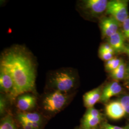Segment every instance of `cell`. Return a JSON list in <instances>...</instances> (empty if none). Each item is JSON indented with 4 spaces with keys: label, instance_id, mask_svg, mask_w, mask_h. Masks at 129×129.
Segmentation results:
<instances>
[{
    "label": "cell",
    "instance_id": "5b68a950",
    "mask_svg": "<svg viewBox=\"0 0 129 129\" xmlns=\"http://www.w3.org/2000/svg\"><path fill=\"white\" fill-rule=\"evenodd\" d=\"M108 2L107 0H85L81 2V7L90 16L97 17L106 12Z\"/></svg>",
    "mask_w": 129,
    "mask_h": 129
},
{
    "label": "cell",
    "instance_id": "6da1fadb",
    "mask_svg": "<svg viewBox=\"0 0 129 129\" xmlns=\"http://www.w3.org/2000/svg\"><path fill=\"white\" fill-rule=\"evenodd\" d=\"M0 67L5 68L14 80V89L10 95L12 99L34 89L36 78L35 64L31 57L23 48L13 47L5 52Z\"/></svg>",
    "mask_w": 129,
    "mask_h": 129
},
{
    "label": "cell",
    "instance_id": "d6986e66",
    "mask_svg": "<svg viewBox=\"0 0 129 129\" xmlns=\"http://www.w3.org/2000/svg\"><path fill=\"white\" fill-rule=\"evenodd\" d=\"M123 61L122 60L121 58H117V57H114V60L112 62V63L108 68H105L106 71H109L110 72L116 69L120 64H121V63L123 62Z\"/></svg>",
    "mask_w": 129,
    "mask_h": 129
},
{
    "label": "cell",
    "instance_id": "8992f818",
    "mask_svg": "<svg viewBox=\"0 0 129 129\" xmlns=\"http://www.w3.org/2000/svg\"><path fill=\"white\" fill-rule=\"evenodd\" d=\"M120 23L112 16L102 19L100 23L102 37L109 38L119 31Z\"/></svg>",
    "mask_w": 129,
    "mask_h": 129
},
{
    "label": "cell",
    "instance_id": "ba28073f",
    "mask_svg": "<svg viewBox=\"0 0 129 129\" xmlns=\"http://www.w3.org/2000/svg\"><path fill=\"white\" fill-rule=\"evenodd\" d=\"M122 90V88L118 81H113L103 88L100 102L105 103L111 97L119 94Z\"/></svg>",
    "mask_w": 129,
    "mask_h": 129
},
{
    "label": "cell",
    "instance_id": "603a6c76",
    "mask_svg": "<svg viewBox=\"0 0 129 129\" xmlns=\"http://www.w3.org/2000/svg\"><path fill=\"white\" fill-rule=\"evenodd\" d=\"M102 129H125L124 127L114 126L108 123H104L102 125Z\"/></svg>",
    "mask_w": 129,
    "mask_h": 129
},
{
    "label": "cell",
    "instance_id": "9a60e30c",
    "mask_svg": "<svg viewBox=\"0 0 129 129\" xmlns=\"http://www.w3.org/2000/svg\"><path fill=\"white\" fill-rule=\"evenodd\" d=\"M18 117L31 122L40 123L41 121V116L37 112H21L18 115Z\"/></svg>",
    "mask_w": 129,
    "mask_h": 129
},
{
    "label": "cell",
    "instance_id": "3957f363",
    "mask_svg": "<svg viewBox=\"0 0 129 129\" xmlns=\"http://www.w3.org/2000/svg\"><path fill=\"white\" fill-rule=\"evenodd\" d=\"M127 0H112L108 2L106 13L115 19L120 23H123L129 17Z\"/></svg>",
    "mask_w": 129,
    "mask_h": 129
},
{
    "label": "cell",
    "instance_id": "4316f807",
    "mask_svg": "<svg viewBox=\"0 0 129 129\" xmlns=\"http://www.w3.org/2000/svg\"><path fill=\"white\" fill-rule=\"evenodd\" d=\"M124 53L127 55L129 58V42L128 44H126V45Z\"/></svg>",
    "mask_w": 129,
    "mask_h": 129
},
{
    "label": "cell",
    "instance_id": "44dd1931",
    "mask_svg": "<svg viewBox=\"0 0 129 129\" xmlns=\"http://www.w3.org/2000/svg\"><path fill=\"white\" fill-rule=\"evenodd\" d=\"M120 102L123 106L126 113L129 114V95H125L122 97Z\"/></svg>",
    "mask_w": 129,
    "mask_h": 129
},
{
    "label": "cell",
    "instance_id": "4fadbf2b",
    "mask_svg": "<svg viewBox=\"0 0 129 129\" xmlns=\"http://www.w3.org/2000/svg\"><path fill=\"white\" fill-rule=\"evenodd\" d=\"M127 65L123 61L116 69L110 72V77L113 81H119L124 79L126 76Z\"/></svg>",
    "mask_w": 129,
    "mask_h": 129
},
{
    "label": "cell",
    "instance_id": "9c48e42d",
    "mask_svg": "<svg viewBox=\"0 0 129 129\" xmlns=\"http://www.w3.org/2000/svg\"><path fill=\"white\" fill-rule=\"evenodd\" d=\"M125 39L123 33L120 30L108 38V43L114 50L115 54L124 53L126 45Z\"/></svg>",
    "mask_w": 129,
    "mask_h": 129
},
{
    "label": "cell",
    "instance_id": "30bf717a",
    "mask_svg": "<svg viewBox=\"0 0 129 129\" xmlns=\"http://www.w3.org/2000/svg\"><path fill=\"white\" fill-rule=\"evenodd\" d=\"M14 88L12 77L5 68L0 67V88L1 91L10 95Z\"/></svg>",
    "mask_w": 129,
    "mask_h": 129
},
{
    "label": "cell",
    "instance_id": "ffe728a7",
    "mask_svg": "<svg viewBox=\"0 0 129 129\" xmlns=\"http://www.w3.org/2000/svg\"><path fill=\"white\" fill-rule=\"evenodd\" d=\"M122 33L126 39L129 41V17L122 23Z\"/></svg>",
    "mask_w": 129,
    "mask_h": 129
},
{
    "label": "cell",
    "instance_id": "7402d4cb",
    "mask_svg": "<svg viewBox=\"0 0 129 129\" xmlns=\"http://www.w3.org/2000/svg\"><path fill=\"white\" fill-rule=\"evenodd\" d=\"M99 49H102V50H104V51L110 52V53L114 54V55L115 54V52H114V50L113 49V48L111 47V45L108 43L102 44V45L101 46H100Z\"/></svg>",
    "mask_w": 129,
    "mask_h": 129
},
{
    "label": "cell",
    "instance_id": "e0dca14e",
    "mask_svg": "<svg viewBox=\"0 0 129 129\" xmlns=\"http://www.w3.org/2000/svg\"><path fill=\"white\" fill-rule=\"evenodd\" d=\"M98 117H102L101 113L96 109L92 107L88 109L87 111H86L85 114L83 116V119H88Z\"/></svg>",
    "mask_w": 129,
    "mask_h": 129
},
{
    "label": "cell",
    "instance_id": "277c9868",
    "mask_svg": "<svg viewBox=\"0 0 129 129\" xmlns=\"http://www.w3.org/2000/svg\"><path fill=\"white\" fill-rule=\"evenodd\" d=\"M68 97L64 93L55 90L45 98L43 104L45 110L50 112L60 111L65 105Z\"/></svg>",
    "mask_w": 129,
    "mask_h": 129
},
{
    "label": "cell",
    "instance_id": "7a4b0ae2",
    "mask_svg": "<svg viewBox=\"0 0 129 129\" xmlns=\"http://www.w3.org/2000/svg\"><path fill=\"white\" fill-rule=\"evenodd\" d=\"M77 75L71 69H62L53 74L50 79L52 86L55 90L66 92L74 88L77 80Z\"/></svg>",
    "mask_w": 129,
    "mask_h": 129
},
{
    "label": "cell",
    "instance_id": "cb8c5ba5",
    "mask_svg": "<svg viewBox=\"0 0 129 129\" xmlns=\"http://www.w3.org/2000/svg\"><path fill=\"white\" fill-rule=\"evenodd\" d=\"M6 107V101L3 97H1L0 99V111L1 113H3Z\"/></svg>",
    "mask_w": 129,
    "mask_h": 129
},
{
    "label": "cell",
    "instance_id": "83f0119b",
    "mask_svg": "<svg viewBox=\"0 0 129 129\" xmlns=\"http://www.w3.org/2000/svg\"><path fill=\"white\" fill-rule=\"evenodd\" d=\"M124 128L125 129H129V123L126 126H125Z\"/></svg>",
    "mask_w": 129,
    "mask_h": 129
},
{
    "label": "cell",
    "instance_id": "d4e9b609",
    "mask_svg": "<svg viewBox=\"0 0 129 129\" xmlns=\"http://www.w3.org/2000/svg\"><path fill=\"white\" fill-rule=\"evenodd\" d=\"M19 120V122H20L21 125H22V126L23 128V129H33L31 126H30V125L26 124V123L23 122V121L20 120Z\"/></svg>",
    "mask_w": 129,
    "mask_h": 129
},
{
    "label": "cell",
    "instance_id": "8fae6325",
    "mask_svg": "<svg viewBox=\"0 0 129 129\" xmlns=\"http://www.w3.org/2000/svg\"><path fill=\"white\" fill-rule=\"evenodd\" d=\"M102 89V87H99L86 92L83 95L84 106L89 109L93 107L98 102H100Z\"/></svg>",
    "mask_w": 129,
    "mask_h": 129
},
{
    "label": "cell",
    "instance_id": "52a82bcc",
    "mask_svg": "<svg viewBox=\"0 0 129 129\" xmlns=\"http://www.w3.org/2000/svg\"><path fill=\"white\" fill-rule=\"evenodd\" d=\"M105 112L109 118L114 120L121 119L126 114L120 101H113L107 104L105 107Z\"/></svg>",
    "mask_w": 129,
    "mask_h": 129
},
{
    "label": "cell",
    "instance_id": "f1b7e54d",
    "mask_svg": "<svg viewBox=\"0 0 129 129\" xmlns=\"http://www.w3.org/2000/svg\"></svg>",
    "mask_w": 129,
    "mask_h": 129
},
{
    "label": "cell",
    "instance_id": "ac0fdd59",
    "mask_svg": "<svg viewBox=\"0 0 129 129\" xmlns=\"http://www.w3.org/2000/svg\"><path fill=\"white\" fill-rule=\"evenodd\" d=\"M99 55L102 60L105 61L106 62L114 57V54L100 49L99 50Z\"/></svg>",
    "mask_w": 129,
    "mask_h": 129
},
{
    "label": "cell",
    "instance_id": "5bb4252c",
    "mask_svg": "<svg viewBox=\"0 0 129 129\" xmlns=\"http://www.w3.org/2000/svg\"><path fill=\"white\" fill-rule=\"evenodd\" d=\"M102 120V117H98L88 119H83L82 121L83 129H95L100 124Z\"/></svg>",
    "mask_w": 129,
    "mask_h": 129
},
{
    "label": "cell",
    "instance_id": "484cf974",
    "mask_svg": "<svg viewBox=\"0 0 129 129\" xmlns=\"http://www.w3.org/2000/svg\"><path fill=\"white\" fill-rule=\"evenodd\" d=\"M125 79L127 80V82L129 84V65L127 66V73H126V76L125 78Z\"/></svg>",
    "mask_w": 129,
    "mask_h": 129
},
{
    "label": "cell",
    "instance_id": "7c38bea8",
    "mask_svg": "<svg viewBox=\"0 0 129 129\" xmlns=\"http://www.w3.org/2000/svg\"><path fill=\"white\" fill-rule=\"evenodd\" d=\"M36 98L31 94H23L18 98L17 107L22 111H29L34 108L36 104Z\"/></svg>",
    "mask_w": 129,
    "mask_h": 129
},
{
    "label": "cell",
    "instance_id": "2e32d148",
    "mask_svg": "<svg viewBox=\"0 0 129 129\" xmlns=\"http://www.w3.org/2000/svg\"><path fill=\"white\" fill-rule=\"evenodd\" d=\"M0 129H16L14 120L11 116L7 115L2 120Z\"/></svg>",
    "mask_w": 129,
    "mask_h": 129
}]
</instances>
